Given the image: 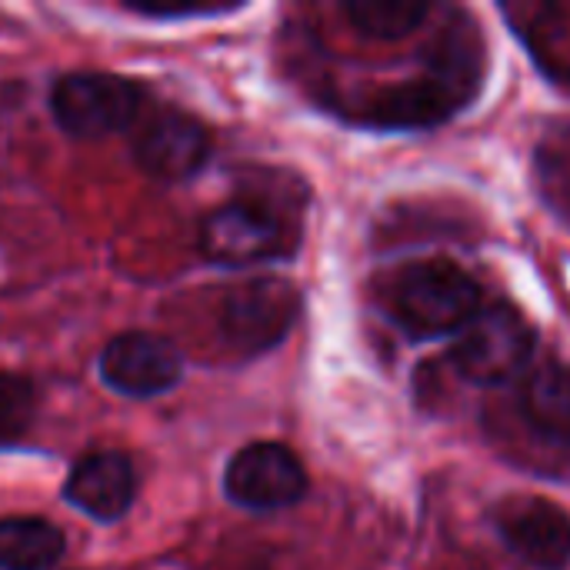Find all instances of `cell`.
<instances>
[{
	"instance_id": "1",
	"label": "cell",
	"mask_w": 570,
	"mask_h": 570,
	"mask_svg": "<svg viewBox=\"0 0 570 570\" xmlns=\"http://www.w3.org/2000/svg\"><path fill=\"white\" fill-rule=\"evenodd\" d=\"M484 307L481 287L451 261H417L387 284V311L414 337L461 334Z\"/></svg>"
},
{
	"instance_id": "2",
	"label": "cell",
	"mask_w": 570,
	"mask_h": 570,
	"mask_svg": "<svg viewBox=\"0 0 570 570\" xmlns=\"http://www.w3.org/2000/svg\"><path fill=\"white\" fill-rule=\"evenodd\" d=\"M534 327L508 304L481 307L474 321L458 334L451 361L471 384L498 387L528 371L534 357Z\"/></svg>"
},
{
	"instance_id": "3",
	"label": "cell",
	"mask_w": 570,
	"mask_h": 570,
	"mask_svg": "<svg viewBox=\"0 0 570 570\" xmlns=\"http://www.w3.org/2000/svg\"><path fill=\"white\" fill-rule=\"evenodd\" d=\"M301 317V294L284 277H250L220 301V334L237 354L277 347Z\"/></svg>"
},
{
	"instance_id": "4",
	"label": "cell",
	"mask_w": 570,
	"mask_h": 570,
	"mask_svg": "<svg viewBox=\"0 0 570 570\" xmlns=\"http://www.w3.org/2000/svg\"><path fill=\"white\" fill-rule=\"evenodd\" d=\"M50 110L70 137L97 140L137 120L140 87L117 73H67L50 90Z\"/></svg>"
},
{
	"instance_id": "5",
	"label": "cell",
	"mask_w": 570,
	"mask_h": 570,
	"mask_svg": "<svg viewBox=\"0 0 570 570\" xmlns=\"http://www.w3.org/2000/svg\"><path fill=\"white\" fill-rule=\"evenodd\" d=\"M197 244L200 254L214 264L250 267L287 257L294 250V234L264 204L234 200L204 217Z\"/></svg>"
},
{
	"instance_id": "6",
	"label": "cell",
	"mask_w": 570,
	"mask_h": 570,
	"mask_svg": "<svg viewBox=\"0 0 570 570\" xmlns=\"http://www.w3.org/2000/svg\"><path fill=\"white\" fill-rule=\"evenodd\" d=\"M224 491L237 508L281 511L307 494V471L291 448L261 441L234 454L224 474Z\"/></svg>"
},
{
	"instance_id": "7",
	"label": "cell",
	"mask_w": 570,
	"mask_h": 570,
	"mask_svg": "<svg viewBox=\"0 0 570 570\" xmlns=\"http://www.w3.org/2000/svg\"><path fill=\"white\" fill-rule=\"evenodd\" d=\"M100 377L110 391L144 401L177 387L184 377V361L167 337L150 331H127L104 347Z\"/></svg>"
},
{
	"instance_id": "8",
	"label": "cell",
	"mask_w": 570,
	"mask_h": 570,
	"mask_svg": "<svg viewBox=\"0 0 570 570\" xmlns=\"http://www.w3.org/2000/svg\"><path fill=\"white\" fill-rule=\"evenodd\" d=\"M501 541L531 568L564 570L570 564L568 511L548 498H508L494 511Z\"/></svg>"
},
{
	"instance_id": "9",
	"label": "cell",
	"mask_w": 570,
	"mask_h": 570,
	"mask_svg": "<svg viewBox=\"0 0 570 570\" xmlns=\"http://www.w3.org/2000/svg\"><path fill=\"white\" fill-rule=\"evenodd\" d=\"M137 164L160 180H184L197 174L210 157V130L180 110L150 114L134 134Z\"/></svg>"
},
{
	"instance_id": "10",
	"label": "cell",
	"mask_w": 570,
	"mask_h": 570,
	"mask_svg": "<svg viewBox=\"0 0 570 570\" xmlns=\"http://www.w3.org/2000/svg\"><path fill=\"white\" fill-rule=\"evenodd\" d=\"M63 498L94 521H117L137 498V474L124 454H90L70 471Z\"/></svg>"
},
{
	"instance_id": "11",
	"label": "cell",
	"mask_w": 570,
	"mask_h": 570,
	"mask_svg": "<svg viewBox=\"0 0 570 570\" xmlns=\"http://www.w3.org/2000/svg\"><path fill=\"white\" fill-rule=\"evenodd\" d=\"M521 411L534 431L544 438L570 444V367L568 364H541L528 374L521 387Z\"/></svg>"
},
{
	"instance_id": "12",
	"label": "cell",
	"mask_w": 570,
	"mask_h": 570,
	"mask_svg": "<svg viewBox=\"0 0 570 570\" xmlns=\"http://www.w3.org/2000/svg\"><path fill=\"white\" fill-rule=\"evenodd\" d=\"M63 554V534L43 518L0 521V570H50Z\"/></svg>"
},
{
	"instance_id": "13",
	"label": "cell",
	"mask_w": 570,
	"mask_h": 570,
	"mask_svg": "<svg viewBox=\"0 0 570 570\" xmlns=\"http://www.w3.org/2000/svg\"><path fill=\"white\" fill-rule=\"evenodd\" d=\"M431 13L424 0H351L344 3V17L374 40H401L414 33Z\"/></svg>"
},
{
	"instance_id": "14",
	"label": "cell",
	"mask_w": 570,
	"mask_h": 570,
	"mask_svg": "<svg viewBox=\"0 0 570 570\" xmlns=\"http://www.w3.org/2000/svg\"><path fill=\"white\" fill-rule=\"evenodd\" d=\"M33 414V387L17 374H0V444L17 441Z\"/></svg>"
},
{
	"instance_id": "15",
	"label": "cell",
	"mask_w": 570,
	"mask_h": 570,
	"mask_svg": "<svg viewBox=\"0 0 570 570\" xmlns=\"http://www.w3.org/2000/svg\"><path fill=\"white\" fill-rule=\"evenodd\" d=\"M127 10H137L144 17H157V20H174V17H214V13H230L237 10V3H150V0H130Z\"/></svg>"
},
{
	"instance_id": "16",
	"label": "cell",
	"mask_w": 570,
	"mask_h": 570,
	"mask_svg": "<svg viewBox=\"0 0 570 570\" xmlns=\"http://www.w3.org/2000/svg\"><path fill=\"white\" fill-rule=\"evenodd\" d=\"M551 180L561 187V194H564V200L570 204V160L564 154H558L554 160H551Z\"/></svg>"
}]
</instances>
